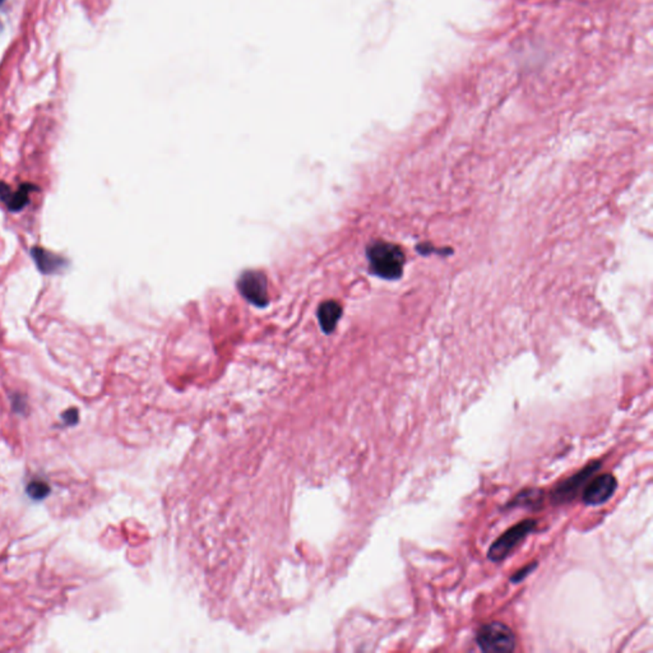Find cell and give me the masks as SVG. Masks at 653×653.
I'll list each match as a JSON object with an SVG mask.
<instances>
[{
    "label": "cell",
    "mask_w": 653,
    "mask_h": 653,
    "mask_svg": "<svg viewBox=\"0 0 653 653\" xmlns=\"http://www.w3.org/2000/svg\"><path fill=\"white\" fill-rule=\"evenodd\" d=\"M367 260L370 271L386 280L400 277L405 264V255L400 248L389 243L378 241L367 248Z\"/></svg>",
    "instance_id": "1"
},
{
    "label": "cell",
    "mask_w": 653,
    "mask_h": 653,
    "mask_svg": "<svg viewBox=\"0 0 653 653\" xmlns=\"http://www.w3.org/2000/svg\"><path fill=\"white\" fill-rule=\"evenodd\" d=\"M476 643L484 652L509 653L515 648V635L507 624L493 621L477 630Z\"/></svg>",
    "instance_id": "2"
},
{
    "label": "cell",
    "mask_w": 653,
    "mask_h": 653,
    "mask_svg": "<svg viewBox=\"0 0 653 653\" xmlns=\"http://www.w3.org/2000/svg\"><path fill=\"white\" fill-rule=\"evenodd\" d=\"M536 527H537V522L535 520H522L515 526L511 527L490 547L487 558L494 563L506 559L530 533H532L536 530Z\"/></svg>",
    "instance_id": "3"
},
{
    "label": "cell",
    "mask_w": 653,
    "mask_h": 653,
    "mask_svg": "<svg viewBox=\"0 0 653 653\" xmlns=\"http://www.w3.org/2000/svg\"><path fill=\"white\" fill-rule=\"evenodd\" d=\"M600 460H593L585 468H582L580 472L560 482L551 493V499L554 503L561 504V503H567L575 498L577 494L580 493V490H582V487H586L588 480H591L593 475L600 470Z\"/></svg>",
    "instance_id": "4"
},
{
    "label": "cell",
    "mask_w": 653,
    "mask_h": 653,
    "mask_svg": "<svg viewBox=\"0 0 653 653\" xmlns=\"http://www.w3.org/2000/svg\"><path fill=\"white\" fill-rule=\"evenodd\" d=\"M238 287L241 295L257 307H266L268 304L267 279L258 271H248L241 274Z\"/></svg>",
    "instance_id": "5"
},
{
    "label": "cell",
    "mask_w": 653,
    "mask_h": 653,
    "mask_svg": "<svg viewBox=\"0 0 653 653\" xmlns=\"http://www.w3.org/2000/svg\"><path fill=\"white\" fill-rule=\"evenodd\" d=\"M618 481L611 473H604L587 482L582 499L587 506H600L613 496Z\"/></svg>",
    "instance_id": "6"
},
{
    "label": "cell",
    "mask_w": 653,
    "mask_h": 653,
    "mask_svg": "<svg viewBox=\"0 0 653 653\" xmlns=\"http://www.w3.org/2000/svg\"><path fill=\"white\" fill-rule=\"evenodd\" d=\"M31 255H32L35 263H36V266L39 268L41 274H58V272H61L67 267L66 260H63L61 257L51 253V252H47V249H44V248H32Z\"/></svg>",
    "instance_id": "7"
},
{
    "label": "cell",
    "mask_w": 653,
    "mask_h": 653,
    "mask_svg": "<svg viewBox=\"0 0 653 653\" xmlns=\"http://www.w3.org/2000/svg\"><path fill=\"white\" fill-rule=\"evenodd\" d=\"M34 188L31 184H22L13 192L6 183H0V200L7 205L9 211L17 212L28 203V197L34 190Z\"/></svg>",
    "instance_id": "8"
},
{
    "label": "cell",
    "mask_w": 653,
    "mask_h": 653,
    "mask_svg": "<svg viewBox=\"0 0 653 653\" xmlns=\"http://www.w3.org/2000/svg\"><path fill=\"white\" fill-rule=\"evenodd\" d=\"M342 315V309L340 304L336 301H326L323 303L318 310V319H319L320 326L326 334H331L336 328L337 322Z\"/></svg>",
    "instance_id": "9"
},
{
    "label": "cell",
    "mask_w": 653,
    "mask_h": 653,
    "mask_svg": "<svg viewBox=\"0 0 653 653\" xmlns=\"http://www.w3.org/2000/svg\"><path fill=\"white\" fill-rule=\"evenodd\" d=\"M541 498H542V493H541L540 490H537V489H526L525 492L518 494L509 506H512V507L533 508L536 507L537 504H540Z\"/></svg>",
    "instance_id": "10"
},
{
    "label": "cell",
    "mask_w": 653,
    "mask_h": 653,
    "mask_svg": "<svg viewBox=\"0 0 653 653\" xmlns=\"http://www.w3.org/2000/svg\"><path fill=\"white\" fill-rule=\"evenodd\" d=\"M51 489L47 481L34 479L27 484L26 493L31 499L42 500L50 495Z\"/></svg>",
    "instance_id": "11"
},
{
    "label": "cell",
    "mask_w": 653,
    "mask_h": 653,
    "mask_svg": "<svg viewBox=\"0 0 653 653\" xmlns=\"http://www.w3.org/2000/svg\"><path fill=\"white\" fill-rule=\"evenodd\" d=\"M536 567H537V563H533V564H528V566H526L523 569H520V570L512 577V582H513V583H520V580H525L527 575L531 573Z\"/></svg>",
    "instance_id": "12"
},
{
    "label": "cell",
    "mask_w": 653,
    "mask_h": 653,
    "mask_svg": "<svg viewBox=\"0 0 653 653\" xmlns=\"http://www.w3.org/2000/svg\"><path fill=\"white\" fill-rule=\"evenodd\" d=\"M61 417H63V420L67 425H75L78 422V419H80V413H78V410L71 408V410H68V411L63 413Z\"/></svg>",
    "instance_id": "13"
},
{
    "label": "cell",
    "mask_w": 653,
    "mask_h": 653,
    "mask_svg": "<svg viewBox=\"0 0 653 653\" xmlns=\"http://www.w3.org/2000/svg\"><path fill=\"white\" fill-rule=\"evenodd\" d=\"M3 1H4V0H0V4H1V3H3Z\"/></svg>",
    "instance_id": "14"
}]
</instances>
